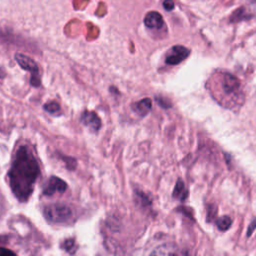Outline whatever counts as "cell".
<instances>
[{"label": "cell", "instance_id": "obj_7", "mask_svg": "<svg viewBox=\"0 0 256 256\" xmlns=\"http://www.w3.org/2000/svg\"><path fill=\"white\" fill-rule=\"evenodd\" d=\"M190 54V51L180 45H175L173 46L166 54L165 57V62L169 65H176L182 62L184 59H186Z\"/></svg>", "mask_w": 256, "mask_h": 256}, {"label": "cell", "instance_id": "obj_11", "mask_svg": "<svg viewBox=\"0 0 256 256\" xmlns=\"http://www.w3.org/2000/svg\"><path fill=\"white\" fill-rule=\"evenodd\" d=\"M232 224V219L229 216H221L218 220H217V227L219 230L221 231H226L230 228Z\"/></svg>", "mask_w": 256, "mask_h": 256}, {"label": "cell", "instance_id": "obj_17", "mask_svg": "<svg viewBox=\"0 0 256 256\" xmlns=\"http://www.w3.org/2000/svg\"><path fill=\"white\" fill-rule=\"evenodd\" d=\"M3 75H4V73L2 72V70H1V68H0V77H3Z\"/></svg>", "mask_w": 256, "mask_h": 256}, {"label": "cell", "instance_id": "obj_6", "mask_svg": "<svg viewBox=\"0 0 256 256\" xmlns=\"http://www.w3.org/2000/svg\"><path fill=\"white\" fill-rule=\"evenodd\" d=\"M67 189V184L58 177L52 176L43 186V195L54 196L56 194H63Z\"/></svg>", "mask_w": 256, "mask_h": 256}, {"label": "cell", "instance_id": "obj_5", "mask_svg": "<svg viewBox=\"0 0 256 256\" xmlns=\"http://www.w3.org/2000/svg\"><path fill=\"white\" fill-rule=\"evenodd\" d=\"M15 59L23 69H25L31 73V84L33 86H39L40 85L39 69H38L36 63L29 57H27L23 54H20V53L15 54Z\"/></svg>", "mask_w": 256, "mask_h": 256}, {"label": "cell", "instance_id": "obj_1", "mask_svg": "<svg viewBox=\"0 0 256 256\" xmlns=\"http://www.w3.org/2000/svg\"><path fill=\"white\" fill-rule=\"evenodd\" d=\"M40 174V165L32 148L26 144L19 146L7 173L9 187L19 202L29 200Z\"/></svg>", "mask_w": 256, "mask_h": 256}, {"label": "cell", "instance_id": "obj_12", "mask_svg": "<svg viewBox=\"0 0 256 256\" xmlns=\"http://www.w3.org/2000/svg\"><path fill=\"white\" fill-rule=\"evenodd\" d=\"M0 256H18L14 250L0 242Z\"/></svg>", "mask_w": 256, "mask_h": 256}, {"label": "cell", "instance_id": "obj_13", "mask_svg": "<svg viewBox=\"0 0 256 256\" xmlns=\"http://www.w3.org/2000/svg\"><path fill=\"white\" fill-rule=\"evenodd\" d=\"M182 194H184L186 196V191L184 190V184L181 180H179L177 182V185H176V188L174 190V196L175 197H179V198H183Z\"/></svg>", "mask_w": 256, "mask_h": 256}, {"label": "cell", "instance_id": "obj_8", "mask_svg": "<svg viewBox=\"0 0 256 256\" xmlns=\"http://www.w3.org/2000/svg\"><path fill=\"white\" fill-rule=\"evenodd\" d=\"M81 121L83 122L84 125L89 127L92 131L99 130V128L101 126V121H100L99 117L94 112H90V111L84 112L82 114Z\"/></svg>", "mask_w": 256, "mask_h": 256}, {"label": "cell", "instance_id": "obj_16", "mask_svg": "<svg viewBox=\"0 0 256 256\" xmlns=\"http://www.w3.org/2000/svg\"><path fill=\"white\" fill-rule=\"evenodd\" d=\"M4 209H5V205H4V198L0 192V216L3 214L4 212Z\"/></svg>", "mask_w": 256, "mask_h": 256}, {"label": "cell", "instance_id": "obj_14", "mask_svg": "<svg viewBox=\"0 0 256 256\" xmlns=\"http://www.w3.org/2000/svg\"><path fill=\"white\" fill-rule=\"evenodd\" d=\"M44 108H45V110L48 111L49 113H53V114L56 113V112H58V111L60 110V107H59L58 103H56V102H50V103L46 104V105L44 106Z\"/></svg>", "mask_w": 256, "mask_h": 256}, {"label": "cell", "instance_id": "obj_9", "mask_svg": "<svg viewBox=\"0 0 256 256\" xmlns=\"http://www.w3.org/2000/svg\"><path fill=\"white\" fill-rule=\"evenodd\" d=\"M144 24L151 29H158L163 26V18L160 13L156 11H150L144 18Z\"/></svg>", "mask_w": 256, "mask_h": 256}, {"label": "cell", "instance_id": "obj_3", "mask_svg": "<svg viewBox=\"0 0 256 256\" xmlns=\"http://www.w3.org/2000/svg\"><path fill=\"white\" fill-rule=\"evenodd\" d=\"M43 214L51 223H66L73 215L72 209L68 205L61 203L47 205L43 210Z\"/></svg>", "mask_w": 256, "mask_h": 256}, {"label": "cell", "instance_id": "obj_4", "mask_svg": "<svg viewBox=\"0 0 256 256\" xmlns=\"http://www.w3.org/2000/svg\"><path fill=\"white\" fill-rule=\"evenodd\" d=\"M150 256H191L188 249L175 243H164L156 247Z\"/></svg>", "mask_w": 256, "mask_h": 256}, {"label": "cell", "instance_id": "obj_2", "mask_svg": "<svg viewBox=\"0 0 256 256\" xmlns=\"http://www.w3.org/2000/svg\"><path fill=\"white\" fill-rule=\"evenodd\" d=\"M211 96L224 108L236 111L244 102L241 81L226 71H216L207 82Z\"/></svg>", "mask_w": 256, "mask_h": 256}, {"label": "cell", "instance_id": "obj_10", "mask_svg": "<svg viewBox=\"0 0 256 256\" xmlns=\"http://www.w3.org/2000/svg\"><path fill=\"white\" fill-rule=\"evenodd\" d=\"M151 109V100L144 98L133 105V110L140 116H145Z\"/></svg>", "mask_w": 256, "mask_h": 256}, {"label": "cell", "instance_id": "obj_15", "mask_svg": "<svg viewBox=\"0 0 256 256\" xmlns=\"http://www.w3.org/2000/svg\"><path fill=\"white\" fill-rule=\"evenodd\" d=\"M163 7L167 10V11H170L174 8V2L172 0H165L164 3H163Z\"/></svg>", "mask_w": 256, "mask_h": 256}]
</instances>
